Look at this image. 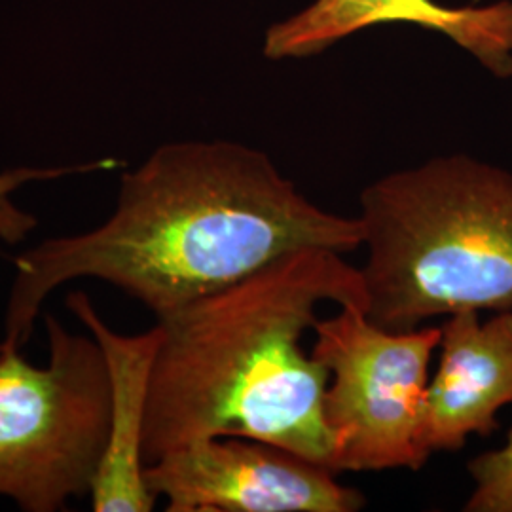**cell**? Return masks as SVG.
Returning <instances> with one entry per match:
<instances>
[{
	"mask_svg": "<svg viewBox=\"0 0 512 512\" xmlns=\"http://www.w3.org/2000/svg\"><path fill=\"white\" fill-rule=\"evenodd\" d=\"M311 247L361 249V220L315 205L258 148L167 143L122 173L101 226L14 260L0 346L31 340L44 300L74 279L107 281L162 319Z\"/></svg>",
	"mask_w": 512,
	"mask_h": 512,
	"instance_id": "1",
	"label": "cell"
},
{
	"mask_svg": "<svg viewBox=\"0 0 512 512\" xmlns=\"http://www.w3.org/2000/svg\"><path fill=\"white\" fill-rule=\"evenodd\" d=\"M469 475L475 488L463 511L512 512V427L501 448L469 463Z\"/></svg>",
	"mask_w": 512,
	"mask_h": 512,
	"instance_id": "10",
	"label": "cell"
},
{
	"mask_svg": "<svg viewBox=\"0 0 512 512\" xmlns=\"http://www.w3.org/2000/svg\"><path fill=\"white\" fill-rule=\"evenodd\" d=\"M67 308L90 330L103 349L110 378V431L105 456L93 480L95 512L154 511L158 497L145 480L143 437L152 366L160 346V327L143 334L110 329L82 291L67 296Z\"/></svg>",
	"mask_w": 512,
	"mask_h": 512,
	"instance_id": "9",
	"label": "cell"
},
{
	"mask_svg": "<svg viewBox=\"0 0 512 512\" xmlns=\"http://www.w3.org/2000/svg\"><path fill=\"white\" fill-rule=\"evenodd\" d=\"M287 448L211 437L147 463L150 492L167 512H357L365 495Z\"/></svg>",
	"mask_w": 512,
	"mask_h": 512,
	"instance_id": "6",
	"label": "cell"
},
{
	"mask_svg": "<svg viewBox=\"0 0 512 512\" xmlns=\"http://www.w3.org/2000/svg\"><path fill=\"white\" fill-rule=\"evenodd\" d=\"M313 325L311 357L329 370L323 416L336 442V471H420L418 444L429 363L439 327L391 330L349 304Z\"/></svg>",
	"mask_w": 512,
	"mask_h": 512,
	"instance_id": "5",
	"label": "cell"
},
{
	"mask_svg": "<svg viewBox=\"0 0 512 512\" xmlns=\"http://www.w3.org/2000/svg\"><path fill=\"white\" fill-rule=\"evenodd\" d=\"M48 365L0 346V495L63 511L92 492L110 431V378L97 340L46 315Z\"/></svg>",
	"mask_w": 512,
	"mask_h": 512,
	"instance_id": "4",
	"label": "cell"
},
{
	"mask_svg": "<svg viewBox=\"0 0 512 512\" xmlns=\"http://www.w3.org/2000/svg\"><path fill=\"white\" fill-rule=\"evenodd\" d=\"M440 363L421 403L418 444L431 458L454 452L471 435L488 437L497 412L512 404V310L458 311L440 325Z\"/></svg>",
	"mask_w": 512,
	"mask_h": 512,
	"instance_id": "8",
	"label": "cell"
},
{
	"mask_svg": "<svg viewBox=\"0 0 512 512\" xmlns=\"http://www.w3.org/2000/svg\"><path fill=\"white\" fill-rule=\"evenodd\" d=\"M391 21L444 35L495 78H512V0L465 6L437 0H313L266 31L262 52L272 61L313 57L366 27Z\"/></svg>",
	"mask_w": 512,
	"mask_h": 512,
	"instance_id": "7",
	"label": "cell"
},
{
	"mask_svg": "<svg viewBox=\"0 0 512 512\" xmlns=\"http://www.w3.org/2000/svg\"><path fill=\"white\" fill-rule=\"evenodd\" d=\"M366 317L418 329L458 311L512 310V173L444 154L368 184L359 198Z\"/></svg>",
	"mask_w": 512,
	"mask_h": 512,
	"instance_id": "3",
	"label": "cell"
},
{
	"mask_svg": "<svg viewBox=\"0 0 512 512\" xmlns=\"http://www.w3.org/2000/svg\"><path fill=\"white\" fill-rule=\"evenodd\" d=\"M323 302L366 308L361 268L311 247L158 319L143 456L247 437L336 471L323 416L329 370L302 348Z\"/></svg>",
	"mask_w": 512,
	"mask_h": 512,
	"instance_id": "2",
	"label": "cell"
},
{
	"mask_svg": "<svg viewBox=\"0 0 512 512\" xmlns=\"http://www.w3.org/2000/svg\"><path fill=\"white\" fill-rule=\"evenodd\" d=\"M67 173L65 167L61 169H14L0 175V241L8 245H16L27 238L35 228L38 220L33 213L21 209L18 203L12 200V194L19 186L31 181H44V179H57Z\"/></svg>",
	"mask_w": 512,
	"mask_h": 512,
	"instance_id": "11",
	"label": "cell"
}]
</instances>
